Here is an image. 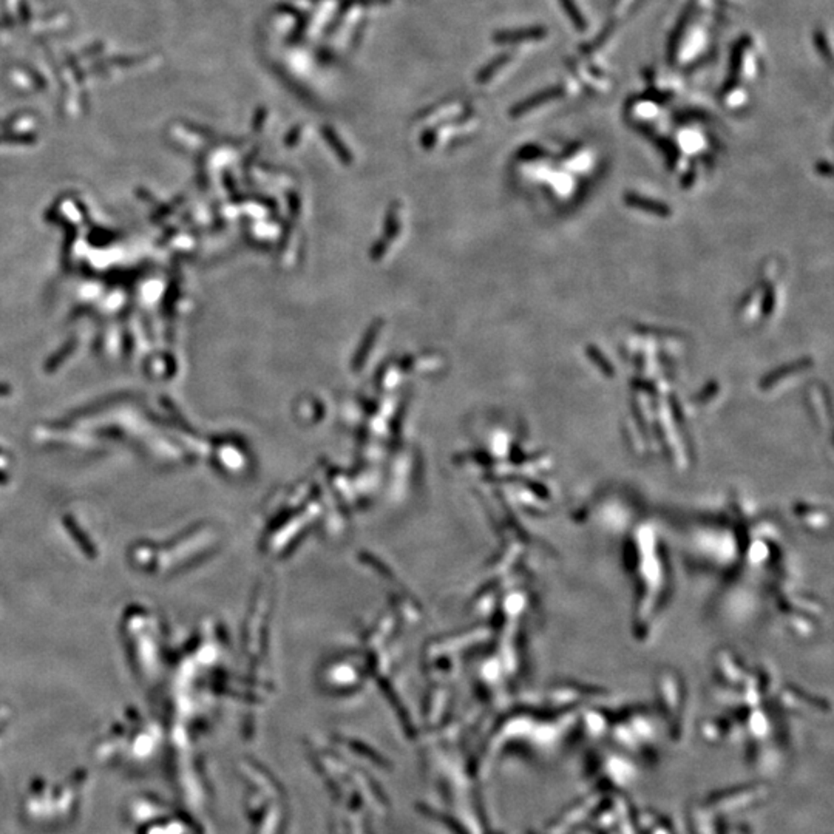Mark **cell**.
Segmentation results:
<instances>
[{"instance_id": "7a4b0ae2", "label": "cell", "mask_w": 834, "mask_h": 834, "mask_svg": "<svg viewBox=\"0 0 834 834\" xmlns=\"http://www.w3.org/2000/svg\"><path fill=\"white\" fill-rule=\"evenodd\" d=\"M637 519H624L620 532V563L630 589V626L637 640H651L663 621L673 589L671 533L651 511L637 509Z\"/></svg>"}, {"instance_id": "6da1fadb", "label": "cell", "mask_w": 834, "mask_h": 834, "mask_svg": "<svg viewBox=\"0 0 834 834\" xmlns=\"http://www.w3.org/2000/svg\"><path fill=\"white\" fill-rule=\"evenodd\" d=\"M716 511L695 513L677 530L678 549L692 571L707 580L711 592L708 604L731 624H742L747 581L749 592H757L760 615L764 604H771L773 620L794 637H809L821 624V616L809 614L785 595L805 603H821L804 589L791 573L790 549L773 518L754 509L737 496ZM709 606V607H711Z\"/></svg>"}, {"instance_id": "3957f363", "label": "cell", "mask_w": 834, "mask_h": 834, "mask_svg": "<svg viewBox=\"0 0 834 834\" xmlns=\"http://www.w3.org/2000/svg\"><path fill=\"white\" fill-rule=\"evenodd\" d=\"M561 5H563V6L566 8V11H567V14H568V18H571V19L573 20L575 25L578 27L580 30H584V19H583V15L580 14L578 8H576V6L573 5L572 0H561Z\"/></svg>"}]
</instances>
